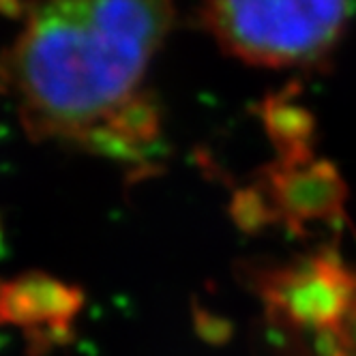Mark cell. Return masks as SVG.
I'll return each instance as SVG.
<instances>
[{
  "instance_id": "277c9868",
  "label": "cell",
  "mask_w": 356,
  "mask_h": 356,
  "mask_svg": "<svg viewBox=\"0 0 356 356\" xmlns=\"http://www.w3.org/2000/svg\"><path fill=\"white\" fill-rule=\"evenodd\" d=\"M273 200L277 213L300 230L307 221L339 217L346 185L330 163H284L273 174Z\"/></svg>"
},
{
  "instance_id": "6da1fadb",
  "label": "cell",
  "mask_w": 356,
  "mask_h": 356,
  "mask_svg": "<svg viewBox=\"0 0 356 356\" xmlns=\"http://www.w3.org/2000/svg\"><path fill=\"white\" fill-rule=\"evenodd\" d=\"M174 0H41L11 56L22 120L35 138L112 140L110 127L163 45Z\"/></svg>"
},
{
  "instance_id": "3957f363",
  "label": "cell",
  "mask_w": 356,
  "mask_h": 356,
  "mask_svg": "<svg viewBox=\"0 0 356 356\" xmlns=\"http://www.w3.org/2000/svg\"><path fill=\"white\" fill-rule=\"evenodd\" d=\"M260 284L273 316L286 318L298 328H312L314 333L341 326L356 300V273L328 251L302 264L277 268Z\"/></svg>"
},
{
  "instance_id": "5b68a950",
  "label": "cell",
  "mask_w": 356,
  "mask_h": 356,
  "mask_svg": "<svg viewBox=\"0 0 356 356\" xmlns=\"http://www.w3.org/2000/svg\"><path fill=\"white\" fill-rule=\"evenodd\" d=\"M73 305L75 300L65 286L37 282L33 277L0 288V320H9L13 324L37 328L49 322L47 316L56 324H65ZM49 326L54 324L49 322Z\"/></svg>"
},
{
  "instance_id": "8992f818",
  "label": "cell",
  "mask_w": 356,
  "mask_h": 356,
  "mask_svg": "<svg viewBox=\"0 0 356 356\" xmlns=\"http://www.w3.org/2000/svg\"><path fill=\"white\" fill-rule=\"evenodd\" d=\"M341 330H343V335L348 337L350 346L356 350V300L352 302V307L348 309L343 322H341Z\"/></svg>"
},
{
  "instance_id": "7a4b0ae2",
  "label": "cell",
  "mask_w": 356,
  "mask_h": 356,
  "mask_svg": "<svg viewBox=\"0 0 356 356\" xmlns=\"http://www.w3.org/2000/svg\"><path fill=\"white\" fill-rule=\"evenodd\" d=\"M209 33L247 65L309 67L343 37L348 0H204Z\"/></svg>"
}]
</instances>
